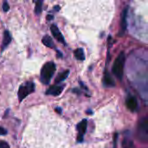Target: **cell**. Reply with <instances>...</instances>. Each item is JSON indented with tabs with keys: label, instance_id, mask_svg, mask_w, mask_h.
Instances as JSON below:
<instances>
[{
	"label": "cell",
	"instance_id": "cell-11",
	"mask_svg": "<svg viewBox=\"0 0 148 148\" xmlns=\"http://www.w3.org/2000/svg\"><path fill=\"white\" fill-rule=\"evenodd\" d=\"M11 41V36H10V33L8 30L4 31V35H3V44H2V51L10 44Z\"/></svg>",
	"mask_w": 148,
	"mask_h": 148
},
{
	"label": "cell",
	"instance_id": "cell-12",
	"mask_svg": "<svg viewBox=\"0 0 148 148\" xmlns=\"http://www.w3.org/2000/svg\"><path fill=\"white\" fill-rule=\"evenodd\" d=\"M42 43H43L46 47H48V48H52V49L55 48V44H54V42H53L52 38H51L49 36H48V35H46V36H44L42 37Z\"/></svg>",
	"mask_w": 148,
	"mask_h": 148
},
{
	"label": "cell",
	"instance_id": "cell-3",
	"mask_svg": "<svg viewBox=\"0 0 148 148\" xmlns=\"http://www.w3.org/2000/svg\"><path fill=\"white\" fill-rule=\"evenodd\" d=\"M138 139L141 142H147L148 140V118L144 117L139 123L137 129Z\"/></svg>",
	"mask_w": 148,
	"mask_h": 148
},
{
	"label": "cell",
	"instance_id": "cell-19",
	"mask_svg": "<svg viewBox=\"0 0 148 148\" xmlns=\"http://www.w3.org/2000/svg\"><path fill=\"white\" fill-rule=\"evenodd\" d=\"M52 19H53V16H52V15H49V16H47V20L49 21V20H52Z\"/></svg>",
	"mask_w": 148,
	"mask_h": 148
},
{
	"label": "cell",
	"instance_id": "cell-2",
	"mask_svg": "<svg viewBox=\"0 0 148 148\" xmlns=\"http://www.w3.org/2000/svg\"><path fill=\"white\" fill-rule=\"evenodd\" d=\"M56 72V64L53 62H46L41 70L40 80L43 84H49Z\"/></svg>",
	"mask_w": 148,
	"mask_h": 148
},
{
	"label": "cell",
	"instance_id": "cell-9",
	"mask_svg": "<svg viewBox=\"0 0 148 148\" xmlns=\"http://www.w3.org/2000/svg\"><path fill=\"white\" fill-rule=\"evenodd\" d=\"M126 104H127V107L133 112L136 111L137 108H138V102H137V100L134 97V96H129L127 97V101H126Z\"/></svg>",
	"mask_w": 148,
	"mask_h": 148
},
{
	"label": "cell",
	"instance_id": "cell-5",
	"mask_svg": "<svg viewBox=\"0 0 148 148\" xmlns=\"http://www.w3.org/2000/svg\"><path fill=\"white\" fill-rule=\"evenodd\" d=\"M87 127H88V121L87 120H82L77 126L78 129V136H77V141L78 142H82L83 141V136L86 134L87 131Z\"/></svg>",
	"mask_w": 148,
	"mask_h": 148
},
{
	"label": "cell",
	"instance_id": "cell-20",
	"mask_svg": "<svg viewBox=\"0 0 148 148\" xmlns=\"http://www.w3.org/2000/svg\"><path fill=\"white\" fill-rule=\"evenodd\" d=\"M56 112H57V113H59V114H61V113H62V109H61V108H56Z\"/></svg>",
	"mask_w": 148,
	"mask_h": 148
},
{
	"label": "cell",
	"instance_id": "cell-6",
	"mask_svg": "<svg viewBox=\"0 0 148 148\" xmlns=\"http://www.w3.org/2000/svg\"><path fill=\"white\" fill-rule=\"evenodd\" d=\"M128 10H129V8H128V6H127V7L125 8V10H123L122 16H121V35H120V36H123V34H124L125 31L127 30Z\"/></svg>",
	"mask_w": 148,
	"mask_h": 148
},
{
	"label": "cell",
	"instance_id": "cell-14",
	"mask_svg": "<svg viewBox=\"0 0 148 148\" xmlns=\"http://www.w3.org/2000/svg\"><path fill=\"white\" fill-rule=\"evenodd\" d=\"M74 54H75V58L77 60H79V61H83L85 59V54H84V51H83V49L82 48H79V49H75Z\"/></svg>",
	"mask_w": 148,
	"mask_h": 148
},
{
	"label": "cell",
	"instance_id": "cell-16",
	"mask_svg": "<svg viewBox=\"0 0 148 148\" xmlns=\"http://www.w3.org/2000/svg\"><path fill=\"white\" fill-rule=\"evenodd\" d=\"M9 10H10V5L8 4L7 2H4V3H3V10L4 12H7Z\"/></svg>",
	"mask_w": 148,
	"mask_h": 148
},
{
	"label": "cell",
	"instance_id": "cell-17",
	"mask_svg": "<svg viewBox=\"0 0 148 148\" xmlns=\"http://www.w3.org/2000/svg\"><path fill=\"white\" fill-rule=\"evenodd\" d=\"M0 148H10V146H9V144H8L7 142L1 140V141H0Z\"/></svg>",
	"mask_w": 148,
	"mask_h": 148
},
{
	"label": "cell",
	"instance_id": "cell-18",
	"mask_svg": "<svg viewBox=\"0 0 148 148\" xmlns=\"http://www.w3.org/2000/svg\"><path fill=\"white\" fill-rule=\"evenodd\" d=\"M5 134H7V130L0 127V135H5Z\"/></svg>",
	"mask_w": 148,
	"mask_h": 148
},
{
	"label": "cell",
	"instance_id": "cell-4",
	"mask_svg": "<svg viewBox=\"0 0 148 148\" xmlns=\"http://www.w3.org/2000/svg\"><path fill=\"white\" fill-rule=\"evenodd\" d=\"M34 90H35V84L32 82H28L21 85L18 89V93H17L19 101H22L23 99H25L29 95L33 93Z\"/></svg>",
	"mask_w": 148,
	"mask_h": 148
},
{
	"label": "cell",
	"instance_id": "cell-10",
	"mask_svg": "<svg viewBox=\"0 0 148 148\" xmlns=\"http://www.w3.org/2000/svg\"><path fill=\"white\" fill-rule=\"evenodd\" d=\"M103 82H104V85L108 88H113L115 86V82H114V80L113 79V77L110 75V74L105 70V73H104V79H103Z\"/></svg>",
	"mask_w": 148,
	"mask_h": 148
},
{
	"label": "cell",
	"instance_id": "cell-21",
	"mask_svg": "<svg viewBox=\"0 0 148 148\" xmlns=\"http://www.w3.org/2000/svg\"><path fill=\"white\" fill-rule=\"evenodd\" d=\"M54 10H60V6H57V5H56V6H55Z\"/></svg>",
	"mask_w": 148,
	"mask_h": 148
},
{
	"label": "cell",
	"instance_id": "cell-7",
	"mask_svg": "<svg viewBox=\"0 0 148 148\" xmlns=\"http://www.w3.org/2000/svg\"><path fill=\"white\" fill-rule=\"evenodd\" d=\"M50 30H51V32H52V34H53L54 37H55L58 42H62V44H64V45L66 44V42H65V39H64V37H63L62 34L61 33L60 29H58V27H57L56 24H52V25L50 26Z\"/></svg>",
	"mask_w": 148,
	"mask_h": 148
},
{
	"label": "cell",
	"instance_id": "cell-15",
	"mask_svg": "<svg viewBox=\"0 0 148 148\" xmlns=\"http://www.w3.org/2000/svg\"><path fill=\"white\" fill-rule=\"evenodd\" d=\"M43 2L42 1H37L36 3V7H35V13L36 15H40L42 12V6Z\"/></svg>",
	"mask_w": 148,
	"mask_h": 148
},
{
	"label": "cell",
	"instance_id": "cell-8",
	"mask_svg": "<svg viewBox=\"0 0 148 148\" xmlns=\"http://www.w3.org/2000/svg\"><path fill=\"white\" fill-rule=\"evenodd\" d=\"M63 89L62 86H59V85H54L51 86L47 91H46V95H54V96H58L62 94Z\"/></svg>",
	"mask_w": 148,
	"mask_h": 148
},
{
	"label": "cell",
	"instance_id": "cell-1",
	"mask_svg": "<svg viewBox=\"0 0 148 148\" xmlns=\"http://www.w3.org/2000/svg\"><path fill=\"white\" fill-rule=\"evenodd\" d=\"M125 62H126V56L124 52L120 53L118 57L115 59L113 68H112V72L114 75V76L121 81L123 77V73H124V66H125Z\"/></svg>",
	"mask_w": 148,
	"mask_h": 148
},
{
	"label": "cell",
	"instance_id": "cell-13",
	"mask_svg": "<svg viewBox=\"0 0 148 148\" xmlns=\"http://www.w3.org/2000/svg\"><path fill=\"white\" fill-rule=\"evenodd\" d=\"M69 70H65V71L60 73V74L58 75V76L56 77V81H55V82L56 83V85H57L58 83L63 82L65 79H67V77L69 76Z\"/></svg>",
	"mask_w": 148,
	"mask_h": 148
}]
</instances>
